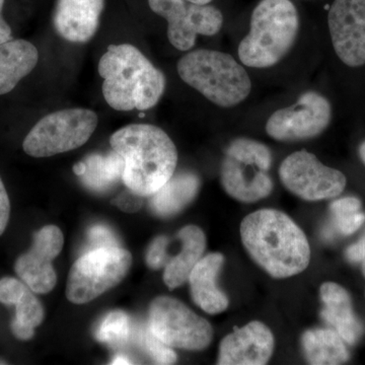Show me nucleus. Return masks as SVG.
<instances>
[{
  "mask_svg": "<svg viewBox=\"0 0 365 365\" xmlns=\"http://www.w3.org/2000/svg\"><path fill=\"white\" fill-rule=\"evenodd\" d=\"M232 36V53L255 81L287 88L309 83L316 36L299 2L258 0Z\"/></svg>",
  "mask_w": 365,
  "mask_h": 365,
  "instance_id": "obj_1",
  "label": "nucleus"
},
{
  "mask_svg": "<svg viewBox=\"0 0 365 365\" xmlns=\"http://www.w3.org/2000/svg\"><path fill=\"white\" fill-rule=\"evenodd\" d=\"M241 237L251 258L277 279L304 272L311 260L304 232L289 216L275 209H261L247 216Z\"/></svg>",
  "mask_w": 365,
  "mask_h": 365,
  "instance_id": "obj_2",
  "label": "nucleus"
},
{
  "mask_svg": "<svg viewBox=\"0 0 365 365\" xmlns=\"http://www.w3.org/2000/svg\"><path fill=\"white\" fill-rule=\"evenodd\" d=\"M180 79L227 116L241 112L253 96L255 79L232 52L192 49L177 62Z\"/></svg>",
  "mask_w": 365,
  "mask_h": 365,
  "instance_id": "obj_3",
  "label": "nucleus"
},
{
  "mask_svg": "<svg viewBox=\"0 0 365 365\" xmlns=\"http://www.w3.org/2000/svg\"><path fill=\"white\" fill-rule=\"evenodd\" d=\"M110 144L125 162L122 181L137 195H153L176 172V145L167 132L155 125L125 126L112 134Z\"/></svg>",
  "mask_w": 365,
  "mask_h": 365,
  "instance_id": "obj_4",
  "label": "nucleus"
},
{
  "mask_svg": "<svg viewBox=\"0 0 365 365\" xmlns=\"http://www.w3.org/2000/svg\"><path fill=\"white\" fill-rule=\"evenodd\" d=\"M98 69L106 102L116 111H146L165 93V74L133 45H110Z\"/></svg>",
  "mask_w": 365,
  "mask_h": 365,
  "instance_id": "obj_5",
  "label": "nucleus"
},
{
  "mask_svg": "<svg viewBox=\"0 0 365 365\" xmlns=\"http://www.w3.org/2000/svg\"><path fill=\"white\" fill-rule=\"evenodd\" d=\"M245 117L261 121L264 133L276 143H304L330 127L334 107L324 91L306 83L287 88V93L250 110Z\"/></svg>",
  "mask_w": 365,
  "mask_h": 365,
  "instance_id": "obj_6",
  "label": "nucleus"
},
{
  "mask_svg": "<svg viewBox=\"0 0 365 365\" xmlns=\"http://www.w3.org/2000/svg\"><path fill=\"white\" fill-rule=\"evenodd\" d=\"M131 265V254L120 246L88 250L72 265L67 280V299L72 304H88L117 287Z\"/></svg>",
  "mask_w": 365,
  "mask_h": 365,
  "instance_id": "obj_7",
  "label": "nucleus"
},
{
  "mask_svg": "<svg viewBox=\"0 0 365 365\" xmlns=\"http://www.w3.org/2000/svg\"><path fill=\"white\" fill-rule=\"evenodd\" d=\"M98 116L88 109H66L40 120L24 139L23 148L33 158H49L81 148L97 129Z\"/></svg>",
  "mask_w": 365,
  "mask_h": 365,
  "instance_id": "obj_8",
  "label": "nucleus"
},
{
  "mask_svg": "<svg viewBox=\"0 0 365 365\" xmlns=\"http://www.w3.org/2000/svg\"><path fill=\"white\" fill-rule=\"evenodd\" d=\"M151 11L167 21L170 44L181 52H188L197 39L215 37L227 26V16L215 4H191L186 0H148Z\"/></svg>",
  "mask_w": 365,
  "mask_h": 365,
  "instance_id": "obj_9",
  "label": "nucleus"
},
{
  "mask_svg": "<svg viewBox=\"0 0 365 365\" xmlns=\"http://www.w3.org/2000/svg\"><path fill=\"white\" fill-rule=\"evenodd\" d=\"M148 327L165 344L190 351L205 349L213 338L208 321L174 297H158L153 300Z\"/></svg>",
  "mask_w": 365,
  "mask_h": 365,
  "instance_id": "obj_10",
  "label": "nucleus"
},
{
  "mask_svg": "<svg viewBox=\"0 0 365 365\" xmlns=\"http://www.w3.org/2000/svg\"><path fill=\"white\" fill-rule=\"evenodd\" d=\"M278 175L288 191L307 201L336 198L347 184L341 170L328 167L306 150L288 155L281 162Z\"/></svg>",
  "mask_w": 365,
  "mask_h": 365,
  "instance_id": "obj_11",
  "label": "nucleus"
},
{
  "mask_svg": "<svg viewBox=\"0 0 365 365\" xmlns=\"http://www.w3.org/2000/svg\"><path fill=\"white\" fill-rule=\"evenodd\" d=\"M326 29L334 57L343 66L365 67V0H333Z\"/></svg>",
  "mask_w": 365,
  "mask_h": 365,
  "instance_id": "obj_12",
  "label": "nucleus"
},
{
  "mask_svg": "<svg viewBox=\"0 0 365 365\" xmlns=\"http://www.w3.org/2000/svg\"><path fill=\"white\" fill-rule=\"evenodd\" d=\"M63 244L61 230L55 225H46L34 234L31 249L16 259V275L35 294H49L56 285V271L52 262L62 251Z\"/></svg>",
  "mask_w": 365,
  "mask_h": 365,
  "instance_id": "obj_13",
  "label": "nucleus"
},
{
  "mask_svg": "<svg viewBox=\"0 0 365 365\" xmlns=\"http://www.w3.org/2000/svg\"><path fill=\"white\" fill-rule=\"evenodd\" d=\"M274 344V336L270 329L261 322H251L223 338L217 364H266L272 356Z\"/></svg>",
  "mask_w": 365,
  "mask_h": 365,
  "instance_id": "obj_14",
  "label": "nucleus"
},
{
  "mask_svg": "<svg viewBox=\"0 0 365 365\" xmlns=\"http://www.w3.org/2000/svg\"><path fill=\"white\" fill-rule=\"evenodd\" d=\"M220 182L235 200L254 203L272 193L273 180L267 170L225 155L220 167Z\"/></svg>",
  "mask_w": 365,
  "mask_h": 365,
  "instance_id": "obj_15",
  "label": "nucleus"
},
{
  "mask_svg": "<svg viewBox=\"0 0 365 365\" xmlns=\"http://www.w3.org/2000/svg\"><path fill=\"white\" fill-rule=\"evenodd\" d=\"M105 0H58L53 16L55 31L66 41L86 43L97 33Z\"/></svg>",
  "mask_w": 365,
  "mask_h": 365,
  "instance_id": "obj_16",
  "label": "nucleus"
},
{
  "mask_svg": "<svg viewBox=\"0 0 365 365\" xmlns=\"http://www.w3.org/2000/svg\"><path fill=\"white\" fill-rule=\"evenodd\" d=\"M35 292L23 281L14 277L0 279V302L16 307V316L11 323V330L19 340H30L35 329L42 324L45 312Z\"/></svg>",
  "mask_w": 365,
  "mask_h": 365,
  "instance_id": "obj_17",
  "label": "nucleus"
},
{
  "mask_svg": "<svg viewBox=\"0 0 365 365\" xmlns=\"http://www.w3.org/2000/svg\"><path fill=\"white\" fill-rule=\"evenodd\" d=\"M324 307L321 317L344 342L354 345L364 334V325L353 312L352 300L347 290L337 283H324L319 289Z\"/></svg>",
  "mask_w": 365,
  "mask_h": 365,
  "instance_id": "obj_18",
  "label": "nucleus"
},
{
  "mask_svg": "<svg viewBox=\"0 0 365 365\" xmlns=\"http://www.w3.org/2000/svg\"><path fill=\"white\" fill-rule=\"evenodd\" d=\"M225 257L222 254H208L203 256L190 274L188 281L192 299L205 313H222L230 304L227 294L216 284Z\"/></svg>",
  "mask_w": 365,
  "mask_h": 365,
  "instance_id": "obj_19",
  "label": "nucleus"
},
{
  "mask_svg": "<svg viewBox=\"0 0 365 365\" xmlns=\"http://www.w3.org/2000/svg\"><path fill=\"white\" fill-rule=\"evenodd\" d=\"M38 61L39 52L29 41L11 39L0 44V96L11 93Z\"/></svg>",
  "mask_w": 365,
  "mask_h": 365,
  "instance_id": "obj_20",
  "label": "nucleus"
},
{
  "mask_svg": "<svg viewBox=\"0 0 365 365\" xmlns=\"http://www.w3.org/2000/svg\"><path fill=\"white\" fill-rule=\"evenodd\" d=\"M182 242L181 252L170 259L165 266L163 281L170 289L182 287L188 281L190 274L203 258L206 249V237L203 230L196 225H187L178 232Z\"/></svg>",
  "mask_w": 365,
  "mask_h": 365,
  "instance_id": "obj_21",
  "label": "nucleus"
},
{
  "mask_svg": "<svg viewBox=\"0 0 365 365\" xmlns=\"http://www.w3.org/2000/svg\"><path fill=\"white\" fill-rule=\"evenodd\" d=\"M200 186V178L195 173L175 172L162 188L150 196L151 210L162 217L177 215L194 200Z\"/></svg>",
  "mask_w": 365,
  "mask_h": 365,
  "instance_id": "obj_22",
  "label": "nucleus"
},
{
  "mask_svg": "<svg viewBox=\"0 0 365 365\" xmlns=\"http://www.w3.org/2000/svg\"><path fill=\"white\" fill-rule=\"evenodd\" d=\"M302 349L309 364L337 365L346 364L349 353L344 341L330 329H313L302 337Z\"/></svg>",
  "mask_w": 365,
  "mask_h": 365,
  "instance_id": "obj_23",
  "label": "nucleus"
},
{
  "mask_svg": "<svg viewBox=\"0 0 365 365\" xmlns=\"http://www.w3.org/2000/svg\"><path fill=\"white\" fill-rule=\"evenodd\" d=\"M85 172L81 181L86 188L96 192H105L113 188L123 178V158L114 150L107 155L93 153L83 160Z\"/></svg>",
  "mask_w": 365,
  "mask_h": 365,
  "instance_id": "obj_24",
  "label": "nucleus"
},
{
  "mask_svg": "<svg viewBox=\"0 0 365 365\" xmlns=\"http://www.w3.org/2000/svg\"><path fill=\"white\" fill-rule=\"evenodd\" d=\"M225 155L242 160L255 163L262 170H270L272 165V153L265 143L251 137L240 136L232 139L225 150Z\"/></svg>",
  "mask_w": 365,
  "mask_h": 365,
  "instance_id": "obj_25",
  "label": "nucleus"
},
{
  "mask_svg": "<svg viewBox=\"0 0 365 365\" xmlns=\"http://www.w3.org/2000/svg\"><path fill=\"white\" fill-rule=\"evenodd\" d=\"M334 227L343 235L354 234L365 222L361 201L356 197H344L331 204Z\"/></svg>",
  "mask_w": 365,
  "mask_h": 365,
  "instance_id": "obj_26",
  "label": "nucleus"
},
{
  "mask_svg": "<svg viewBox=\"0 0 365 365\" xmlns=\"http://www.w3.org/2000/svg\"><path fill=\"white\" fill-rule=\"evenodd\" d=\"M131 322L128 314L122 311H114L108 314L98 326L96 338L100 342L121 347L126 344L132 336Z\"/></svg>",
  "mask_w": 365,
  "mask_h": 365,
  "instance_id": "obj_27",
  "label": "nucleus"
},
{
  "mask_svg": "<svg viewBox=\"0 0 365 365\" xmlns=\"http://www.w3.org/2000/svg\"><path fill=\"white\" fill-rule=\"evenodd\" d=\"M139 345L157 364H174L177 354L172 347L165 344L151 332L150 327L140 328L138 333Z\"/></svg>",
  "mask_w": 365,
  "mask_h": 365,
  "instance_id": "obj_28",
  "label": "nucleus"
},
{
  "mask_svg": "<svg viewBox=\"0 0 365 365\" xmlns=\"http://www.w3.org/2000/svg\"><path fill=\"white\" fill-rule=\"evenodd\" d=\"M169 246V239L167 237H158L151 242L150 248L146 252V264L151 269H160L167 265L170 261L167 254V248Z\"/></svg>",
  "mask_w": 365,
  "mask_h": 365,
  "instance_id": "obj_29",
  "label": "nucleus"
},
{
  "mask_svg": "<svg viewBox=\"0 0 365 365\" xmlns=\"http://www.w3.org/2000/svg\"><path fill=\"white\" fill-rule=\"evenodd\" d=\"M88 247L90 250L106 248V247H119V242L110 228L105 225H93L88 230Z\"/></svg>",
  "mask_w": 365,
  "mask_h": 365,
  "instance_id": "obj_30",
  "label": "nucleus"
},
{
  "mask_svg": "<svg viewBox=\"0 0 365 365\" xmlns=\"http://www.w3.org/2000/svg\"><path fill=\"white\" fill-rule=\"evenodd\" d=\"M11 215V202L4 182L0 178V235L6 232Z\"/></svg>",
  "mask_w": 365,
  "mask_h": 365,
  "instance_id": "obj_31",
  "label": "nucleus"
},
{
  "mask_svg": "<svg viewBox=\"0 0 365 365\" xmlns=\"http://www.w3.org/2000/svg\"><path fill=\"white\" fill-rule=\"evenodd\" d=\"M127 193L121 194L118 197L115 204H117L118 207L126 211V212H134V211L140 208L141 203H143V200H141L143 196L137 195L129 189Z\"/></svg>",
  "mask_w": 365,
  "mask_h": 365,
  "instance_id": "obj_32",
  "label": "nucleus"
},
{
  "mask_svg": "<svg viewBox=\"0 0 365 365\" xmlns=\"http://www.w3.org/2000/svg\"><path fill=\"white\" fill-rule=\"evenodd\" d=\"M346 258L351 263H359L365 260V232L359 242L348 247L346 250Z\"/></svg>",
  "mask_w": 365,
  "mask_h": 365,
  "instance_id": "obj_33",
  "label": "nucleus"
},
{
  "mask_svg": "<svg viewBox=\"0 0 365 365\" xmlns=\"http://www.w3.org/2000/svg\"><path fill=\"white\" fill-rule=\"evenodd\" d=\"M6 0H0V44L11 40V29L2 16V9Z\"/></svg>",
  "mask_w": 365,
  "mask_h": 365,
  "instance_id": "obj_34",
  "label": "nucleus"
},
{
  "mask_svg": "<svg viewBox=\"0 0 365 365\" xmlns=\"http://www.w3.org/2000/svg\"><path fill=\"white\" fill-rule=\"evenodd\" d=\"M112 364H132L133 362L131 361L130 359H127V357L123 356V355H118V356L115 357L114 359L112 360Z\"/></svg>",
  "mask_w": 365,
  "mask_h": 365,
  "instance_id": "obj_35",
  "label": "nucleus"
},
{
  "mask_svg": "<svg viewBox=\"0 0 365 365\" xmlns=\"http://www.w3.org/2000/svg\"><path fill=\"white\" fill-rule=\"evenodd\" d=\"M359 155L360 160H361V162L364 163V165H365V140L362 141V143L359 144Z\"/></svg>",
  "mask_w": 365,
  "mask_h": 365,
  "instance_id": "obj_36",
  "label": "nucleus"
},
{
  "mask_svg": "<svg viewBox=\"0 0 365 365\" xmlns=\"http://www.w3.org/2000/svg\"><path fill=\"white\" fill-rule=\"evenodd\" d=\"M186 1L191 2V4H201V6H206V4H215V0H186Z\"/></svg>",
  "mask_w": 365,
  "mask_h": 365,
  "instance_id": "obj_37",
  "label": "nucleus"
},
{
  "mask_svg": "<svg viewBox=\"0 0 365 365\" xmlns=\"http://www.w3.org/2000/svg\"><path fill=\"white\" fill-rule=\"evenodd\" d=\"M362 263V272H364V275L365 277V260L361 262Z\"/></svg>",
  "mask_w": 365,
  "mask_h": 365,
  "instance_id": "obj_38",
  "label": "nucleus"
},
{
  "mask_svg": "<svg viewBox=\"0 0 365 365\" xmlns=\"http://www.w3.org/2000/svg\"><path fill=\"white\" fill-rule=\"evenodd\" d=\"M294 1H297V2L307 1V2H309V1H313V0H294Z\"/></svg>",
  "mask_w": 365,
  "mask_h": 365,
  "instance_id": "obj_39",
  "label": "nucleus"
},
{
  "mask_svg": "<svg viewBox=\"0 0 365 365\" xmlns=\"http://www.w3.org/2000/svg\"><path fill=\"white\" fill-rule=\"evenodd\" d=\"M0 364H6V362L2 361V360H0Z\"/></svg>",
  "mask_w": 365,
  "mask_h": 365,
  "instance_id": "obj_40",
  "label": "nucleus"
}]
</instances>
